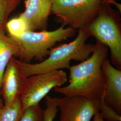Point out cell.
Segmentation results:
<instances>
[{"label":"cell","mask_w":121,"mask_h":121,"mask_svg":"<svg viewBox=\"0 0 121 121\" xmlns=\"http://www.w3.org/2000/svg\"><path fill=\"white\" fill-rule=\"evenodd\" d=\"M24 110L19 97L9 105H4L0 111V121H19Z\"/></svg>","instance_id":"7c38bea8"},{"label":"cell","mask_w":121,"mask_h":121,"mask_svg":"<svg viewBox=\"0 0 121 121\" xmlns=\"http://www.w3.org/2000/svg\"><path fill=\"white\" fill-rule=\"evenodd\" d=\"M56 101L60 110L59 121H91L97 111L91 101L83 96L56 97Z\"/></svg>","instance_id":"52a82bcc"},{"label":"cell","mask_w":121,"mask_h":121,"mask_svg":"<svg viewBox=\"0 0 121 121\" xmlns=\"http://www.w3.org/2000/svg\"><path fill=\"white\" fill-rule=\"evenodd\" d=\"M92 121H104V120L101 113L99 111H96L93 117Z\"/></svg>","instance_id":"e0dca14e"},{"label":"cell","mask_w":121,"mask_h":121,"mask_svg":"<svg viewBox=\"0 0 121 121\" xmlns=\"http://www.w3.org/2000/svg\"><path fill=\"white\" fill-rule=\"evenodd\" d=\"M5 33L0 28V96L2 78L7 65L12 57L20 59L22 54V48L17 40Z\"/></svg>","instance_id":"8fae6325"},{"label":"cell","mask_w":121,"mask_h":121,"mask_svg":"<svg viewBox=\"0 0 121 121\" xmlns=\"http://www.w3.org/2000/svg\"><path fill=\"white\" fill-rule=\"evenodd\" d=\"M64 26L61 25L52 31H27L20 36H12L17 40L22 48V54L19 60L26 63H30L33 59L43 60L57 43L76 35L77 30Z\"/></svg>","instance_id":"277c9868"},{"label":"cell","mask_w":121,"mask_h":121,"mask_svg":"<svg viewBox=\"0 0 121 121\" xmlns=\"http://www.w3.org/2000/svg\"><path fill=\"white\" fill-rule=\"evenodd\" d=\"M108 48L98 41L90 56L78 65H70L69 83L54 91L65 96L81 95L89 99L106 121H121L118 114L104 101L105 77L102 64L108 56Z\"/></svg>","instance_id":"6da1fadb"},{"label":"cell","mask_w":121,"mask_h":121,"mask_svg":"<svg viewBox=\"0 0 121 121\" xmlns=\"http://www.w3.org/2000/svg\"><path fill=\"white\" fill-rule=\"evenodd\" d=\"M12 57L5 69L1 84V95L4 105H9L19 98L28 77L22 72Z\"/></svg>","instance_id":"ba28073f"},{"label":"cell","mask_w":121,"mask_h":121,"mask_svg":"<svg viewBox=\"0 0 121 121\" xmlns=\"http://www.w3.org/2000/svg\"><path fill=\"white\" fill-rule=\"evenodd\" d=\"M0 96H0V110H1V109L4 106L3 100V99H2L0 98Z\"/></svg>","instance_id":"d6986e66"},{"label":"cell","mask_w":121,"mask_h":121,"mask_svg":"<svg viewBox=\"0 0 121 121\" xmlns=\"http://www.w3.org/2000/svg\"><path fill=\"white\" fill-rule=\"evenodd\" d=\"M117 0H102L101 3H107L109 4H112L114 5L117 4V2H116Z\"/></svg>","instance_id":"ac0fdd59"},{"label":"cell","mask_w":121,"mask_h":121,"mask_svg":"<svg viewBox=\"0 0 121 121\" xmlns=\"http://www.w3.org/2000/svg\"><path fill=\"white\" fill-rule=\"evenodd\" d=\"M102 0H52L51 14L61 25L84 29L96 17Z\"/></svg>","instance_id":"5b68a950"},{"label":"cell","mask_w":121,"mask_h":121,"mask_svg":"<svg viewBox=\"0 0 121 121\" xmlns=\"http://www.w3.org/2000/svg\"><path fill=\"white\" fill-rule=\"evenodd\" d=\"M46 108L44 110L43 121H53L58 111L56 97L46 95L45 97Z\"/></svg>","instance_id":"2e32d148"},{"label":"cell","mask_w":121,"mask_h":121,"mask_svg":"<svg viewBox=\"0 0 121 121\" xmlns=\"http://www.w3.org/2000/svg\"><path fill=\"white\" fill-rule=\"evenodd\" d=\"M67 81L66 73L61 69L28 77L20 97L24 110L31 106L39 104L52 89L61 86Z\"/></svg>","instance_id":"8992f818"},{"label":"cell","mask_w":121,"mask_h":121,"mask_svg":"<svg viewBox=\"0 0 121 121\" xmlns=\"http://www.w3.org/2000/svg\"><path fill=\"white\" fill-rule=\"evenodd\" d=\"M76 37L68 43H63L51 49L47 58L36 64L26 63L15 58L17 66L26 77L57 70L69 69L70 61L82 62L90 56L94 45L86 43L89 35L83 29L78 30Z\"/></svg>","instance_id":"7a4b0ae2"},{"label":"cell","mask_w":121,"mask_h":121,"mask_svg":"<svg viewBox=\"0 0 121 121\" xmlns=\"http://www.w3.org/2000/svg\"><path fill=\"white\" fill-rule=\"evenodd\" d=\"M25 9L19 17L26 22L29 31L47 30L52 0H25Z\"/></svg>","instance_id":"9c48e42d"},{"label":"cell","mask_w":121,"mask_h":121,"mask_svg":"<svg viewBox=\"0 0 121 121\" xmlns=\"http://www.w3.org/2000/svg\"><path fill=\"white\" fill-rule=\"evenodd\" d=\"M21 0H0V28L6 31V26L10 13L20 4Z\"/></svg>","instance_id":"4fadbf2b"},{"label":"cell","mask_w":121,"mask_h":121,"mask_svg":"<svg viewBox=\"0 0 121 121\" xmlns=\"http://www.w3.org/2000/svg\"><path fill=\"white\" fill-rule=\"evenodd\" d=\"M101 68L105 77L104 101L121 115V70L112 65L107 57L103 61Z\"/></svg>","instance_id":"30bf717a"},{"label":"cell","mask_w":121,"mask_h":121,"mask_svg":"<svg viewBox=\"0 0 121 121\" xmlns=\"http://www.w3.org/2000/svg\"><path fill=\"white\" fill-rule=\"evenodd\" d=\"M6 31L9 35L17 37L27 31H29L26 22L20 17H14L8 21L6 26Z\"/></svg>","instance_id":"5bb4252c"},{"label":"cell","mask_w":121,"mask_h":121,"mask_svg":"<svg viewBox=\"0 0 121 121\" xmlns=\"http://www.w3.org/2000/svg\"><path fill=\"white\" fill-rule=\"evenodd\" d=\"M120 14L110 4L101 3L95 18L83 30L96 41L106 45L110 51L111 64L121 70V23Z\"/></svg>","instance_id":"3957f363"},{"label":"cell","mask_w":121,"mask_h":121,"mask_svg":"<svg viewBox=\"0 0 121 121\" xmlns=\"http://www.w3.org/2000/svg\"><path fill=\"white\" fill-rule=\"evenodd\" d=\"M44 110L39 104L25 108L19 121H43Z\"/></svg>","instance_id":"9a60e30c"}]
</instances>
